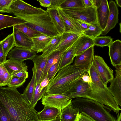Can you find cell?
Segmentation results:
<instances>
[{
  "mask_svg": "<svg viewBox=\"0 0 121 121\" xmlns=\"http://www.w3.org/2000/svg\"><path fill=\"white\" fill-rule=\"evenodd\" d=\"M0 101L14 121H39L34 108L16 88L0 87Z\"/></svg>",
  "mask_w": 121,
  "mask_h": 121,
  "instance_id": "6da1fadb",
  "label": "cell"
},
{
  "mask_svg": "<svg viewBox=\"0 0 121 121\" xmlns=\"http://www.w3.org/2000/svg\"><path fill=\"white\" fill-rule=\"evenodd\" d=\"M92 82L90 83V88L81 97L97 101L108 107L112 110L119 114L121 110L119 106L109 91L107 86L102 81L92 64L88 73Z\"/></svg>",
  "mask_w": 121,
  "mask_h": 121,
  "instance_id": "7a4b0ae2",
  "label": "cell"
},
{
  "mask_svg": "<svg viewBox=\"0 0 121 121\" xmlns=\"http://www.w3.org/2000/svg\"><path fill=\"white\" fill-rule=\"evenodd\" d=\"M86 72L85 70L77 68L74 64L62 68L49 82L45 93L65 95Z\"/></svg>",
  "mask_w": 121,
  "mask_h": 121,
  "instance_id": "3957f363",
  "label": "cell"
},
{
  "mask_svg": "<svg viewBox=\"0 0 121 121\" xmlns=\"http://www.w3.org/2000/svg\"><path fill=\"white\" fill-rule=\"evenodd\" d=\"M71 104L78 110L95 121H116V119L104 107V105L95 101L82 97L74 98Z\"/></svg>",
  "mask_w": 121,
  "mask_h": 121,
  "instance_id": "277c9868",
  "label": "cell"
},
{
  "mask_svg": "<svg viewBox=\"0 0 121 121\" xmlns=\"http://www.w3.org/2000/svg\"><path fill=\"white\" fill-rule=\"evenodd\" d=\"M16 17L26 21L24 24L31 29L49 36L60 35L52 23L48 12L33 14H16Z\"/></svg>",
  "mask_w": 121,
  "mask_h": 121,
  "instance_id": "5b68a950",
  "label": "cell"
},
{
  "mask_svg": "<svg viewBox=\"0 0 121 121\" xmlns=\"http://www.w3.org/2000/svg\"><path fill=\"white\" fill-rule=\"evenodd\" d=\"M61 9L67 15L73 18L81 20L88 24L97 22L96 8L95 7L86 8L77 10Z\"/></svg>",
  "mask_w": 121,
  "mask_h": 121,
  "instance_id": "8992f818",
  "label": "cell"
},
{
  "mask_svg": "<svg viewBox=\"0 0 121 121\" xmlns=\"http://www.w3.org/2000/svg\"><path fill=\"white\" fill-rule=\"evenodd\" d=\"M72 99H69L65 94H48L45 93L41 101L45 106L54 107L61 110L71 103Z\"/></svg>",
  "mask_w": 121,
  "mask_h": 121,
  "instance_id": "52a82bcc",
  "label": "cell"
},
{
  "mask_svg": "<svg viewBox=\"0 0 121 121\" xmlns=\"http://www.w3.org/2000/svg\"><path fill=\"white\" fill-rule=\"evenodd\" d=\"M92 64L102 81L106 86L114 78L113 72L101 56H94Z\"/></svg>",
  "mask_w": 121,
  "mask_h": 121,
  "instance_id": "ba28073f",
  "label": "cell"
},
{
  "mask_svg": "<svg viewBox=\"0 0 121 121\" xmlns=\"http://www.w3.org/2000/svg\"><path fill=\"white\" fill-rule=\"evenodd\" d=\"M10 13L33 14L45 12L41 8L34 7L22 0H13L9 7Z\"/></svg>",
  "mask_w": 121,
  "mask_h": 121,
  "instance_id": "9c48e42d",
  "label": "cell"
},
{
  "mask_svg": "<svg viewBox=\"0 0 121 121\" xmlns=\"http://www.w3.org/2000/svg\"><path fill=\"white\" fill-rule=\"evenodd\" d=\"M94 46H92L82 53L76 56L74 65L78 68L85 70L88 73L94 57Z\"/></svg>",
  "mask_w": 121,
  "mask_h": 121,
  "instance_id": "30bf717a",
  "label": "cell"
},
{
  "mask_svg": "<svg viewBox=\"0 0 121 121\" xmlns=\"http://www.w3.org/2000/svg\"><path fill=\"white\" fill-rule=\"evenodd\" d=\"M115 77L110 82V84L108 87L117 104L121 106V66L115 67Z\"/></svg>",
  "mask_w": 121,
  "mask_h": 121,
  "instance_id": "8fae6325",
  "label": "cell"
},
{
  "mask_svg": "<svg viewBox=\"0 0 121 121\" xmlns=\"http://www.w3.org/2000/svg\"><path fill=\"white\" fill-rule=\"evenodd\" d=\"M37 53L31 50L16 46L10 51L7 57L17 62H22L26 60H31Z\"/></svg>",
  "mask_w": 121,
  "mask_h": 121,
  "instance_id": "7c38bea8",
  "label": "cell"
},
{
  "mask_svg": "<svg viewBox=\"0 0 121 121\" xmlns=\"http://www.w3.org/2000/svg\"><path fill=\"white\" fill-rule=\"evenodd\" d=\"M109 14L106 27L102 31L101 35H106L111 29L114 28L118 21L119 14L118 8L115 2L110 0L108 3Z\"/></svg>",
  "mask_w": 121,
  "mask_h": 121,
  "instance_id": "4fadbf2b",
  "label": "cell"
},
{
  "mask_svg": "<svg viewBox=\"0 0 121 121\" xmlns=\"http://www.w3.org/2000/svg\"><path fill=\"white\" fill-rule=\"evenodd\" d=\"M96 10L97 22L103 31L106 26L109 13L108 0H101L100 4Z\"/></svg>",
  "mask_w": 121,
  "mask_h": 121,
  "instance_id": "5bb4252c",
  "label": "cell"
},
{
  "mask_svg": "<svg viewBox=\"0 0 121 121\" xmlns=\"http://www.w3.org/2000/svg\"><path fill=\"white\" fill-rule=\"evenodd\" d=\"M90 88L89 83L83 82L81 78L78 80L65 94L69 99L81 97Z\"/></svg>",
  "mask_w": 121,
  "mask_h": 121,
  "instance_id": "9a60e30c",
  "label": "cell"
},
{
  "mask_svg": "<svg viewBox=\"0 0 121 121\" xmlns=\"http://www.w3.org/2000/svg\"><path fill=\"white\" fill-rule=\"evenodd\" d=\"M13 32L16 46L31 50L33 46L31 38L13 27Z\"/></svg>",
  "mask_w": 121,
  "mask_h": 121,
  "instance_id": "2e32d148",
  "label": "cell"
},
{
  "mask_svg": "<svg viewBox=\"0 0 121 121\" xmlns=\"http://www.w3.org/2000/svg\"><path fill=\"white\" fill-rule=\"evenodd\" d=\"M111 63L116 66L121 65V41L118 39L112 42L108 46Z\"/></svg>",
  "mask_w": 121,
  "mask_h": 121,
  "instance_id": "e0dca14e",
  "label": "cell"
},
{
  "mask_svg": "<svg viewBox=\"0 0 121 121\" xmlns=\"http://www.w3.org/2000/svg\"><path fill=\"white\" fill-rule=\"evenodd\" d=\"M48 58L43 57L41 55H36L31 60L34 64L32 69L35 74L36 85L39 83Z\"/></svg>",
  "mask_w": 121,
  "mask_h": 121,
  "instance_id": "ac0fdd59",
  "label": "cell"
},
{
  "mask_svg": "<svg viewBox=\"0 0 121 121\" xmlns=\"http://www.w3.org/2000/svg\"><path fill=\"white\" fill-rule=\"evenodd\" d=\"M81 35L75 33H64L61 35V40L57 50L63 54L74 44Z\"/></svg>",
  "mask_w": 121,
  "mask_h": 121,
  "instance_id": "d6986e66",
  "label": "cell"
},
{
  "mask_svg": "<svg viewBox=\"0 0 121 121\" xmlns=\"http://www.w3.org/2000/svg\"><path fill=\"white\" fill-rule=\"evenodd\" d=\"M52 37L41 33L35 35L31 38L33 43L31 50L37 53L42 52Z\"/></svg>",
  "mask_w": 121,
  "mask_h": 121,
  "instance_id": "ffe728a7",
  "label": "cell"
},
{
  "mask_svg": "<svg viewBox=\"0 0 121 121\" xmlns=\"http://www.w3.org/2000/svg\"><path fill=\"white\" fill-rule=\"evenodd\" d=\"M61 110L57 108L45 106L41 112H37L39 121H48L55 119L60 117Z\"/></svg>",
  "mask_w": 121,
  "mask_h": 121,
  "instance_id": "44dd1931",
  "label": "cell"
},
{
  "mask_svg": "<svg viewBox=\"0 0 121 121\" xmlns=\"http://www.w3.org/2000/svg\"><path fill=\"white\" fill-rule=\"evenodd\" d=\"M93 40L82 34L76 42L75 55H78L92 46H94Z\"/></svg>",
  "mask_w": 121,
  "mask_h": 121,
  "instance_id": "7402d4cb",
  "label": "cell"
},
{
  "mask_svg": "<svg viewBox=\"0 0 121 121\" xmlns=\"http://www.w3.org/2000/svg\"><path fill=\"white\" fill-rule=\"evenodd\" d=\"M46 11L48 13L51 22L56 30L60 35H62L64 33V25L58 13L57 8H47Z\"/></svg>",
  "mask_w": 121,
  "mask_h": 121,
  "instance_id": "603a6c76",
  "label": "cell"
},
{
  "mask_svg": "<svg viewBox=\"0 0 121 121\" xmlns=\"http://www.w3.org/2000/svg\"><path fill=\"white\" fill-rule=\"evenodd\" d=\"M57 9L58 13L60 16L64 24V33L82 34L72 21L69 17L60 8H57Z\"/></svg>",
  "mask_w": 121,
  "mask_h": 121,
  "instance_id": "cb8c5ba5",
  "label": "cell"
},
{
  "mask_svg": "<svg viewBox=\"0 0 121 121\" xmlns=\"http://www.w3.org/2000/svg\"><path fill=\"white\" fill-rule=\"evenodd\" d=\"M26 22L20 18L0 14V30L16 25L24 24Z\"/></svg>",
  "mask_w": 121,
  "mask_h": 121,
  "instance_id": "d4e9b609",
  "label": "cell"
},
{
  "mask_svg": "<svg viewBox=\"0 0 121 121\" xmlns=\"http://www.w3.org/2000/svg\"><path fill=\"white\" fill-rule=\"evenodd\" d=\"M79 113L71 103L61 110L60 117V121H76Z\"/></svg>",
  "mask_w": 121,
  "mask_h": 121,
  "instance_id": "484cf974",
  "label": "cell"
},
{
  "mask_svg": "<svg viewBox=\"0 0 121 121\" xmlns=\"http://www.w3.org/2000/svg\"><path fill=\"white\" fill-rule=\"evenodd\" d=\"M76 42L62 54L59 66V70L70 65L73 62L75 55Z\"/></svg>",
  "mask_w": 121,
  "mask_h": 121,
  "instance_id": "4316f807",
  "label": "cell"
},
{
  "mask_svg": "<svg viewBox=\"0 0 121 121\" xmlns=\"http://www.w3.org/2000/svg\"><path fill=\"white\" fill-rule=\"evenodd\" d=\"M62 53L59 51L56 50L51 53L48 57V59L39 83H40L47 75L49 69L57 61Z\"/></svg>",
  "mask_w": 121,
  "mask_h": 121,
  "instance_id": "83f0119b",
  "label": "cell"
},
{
  "mask_svg": "<svg viewBox=\"0 0 121 121\" xmlns=\"http://www.w3.org/2000/svg\"><path fill=\"white\" fill-rule=\"evenodd\" d=\"M3 64L7 72L11 75L14 71L27 69L25 63L19 62L10 59L6 60Z\"/></svg>",
  "mask_w": 121,
  "mask_h": 121,
  "instance_id": "f1b7e54d",
  "label": "cell"
},
{
  "mask_svg": "<svg viewBox=\"0 0 121 121\" xmlns=\"http://www.w3.org/2000/svg\"><path fill=\"white\" fill-rule=\"evenodd\" d=\"M36 86L35 74L33 73L31 79L27 85L22 94L24 98L31 104L33 100Z\"/></svg>",
  "mask_w": 121,
  "mask_h": 121,
  "instance_id": "f546056e",
  "label": "cell"
},
{
  "mask_svg": "<svg viewBox=\"0 0 121 121\" xmlns=\"http://www.w3.org/2000/svg\"><path fill=\"white\" fill-rule=\"evenodd\" d=\"M62 37V35H59L53 37L49 43L43 49L41 55L43 57H48L54 51L57 50Z\"/></svg>",
  "mask_w": 121,
  "mask_h": 121,
  "instance_id": "4dcf8cb0",
  "label": "cell"
},
{
  "mask_svg": "<svg viewBox=\"0 0 121 121\" xmlns=\"http://www.w3.org/2000/svg\"><path fill=\"white\" fill-rule=\"evenodd\" d=\"M60 8L73 10H81L86 8L83 0H65Z\"/></svg>",
  "mask_w": 121,
  "mask_h": 121,
  "instance_id": "1f68e13d",
  "label": "cell"
},
{
  "mask_svg": "<svg viewBox=\"0 0 121 121\" xmlns=\"http://www.w3.org/2000/svg\"><path fill=\"white\" fill-rule=\"evenodd\" d=\"M102 30L97 22L89 24L88 28L83 32V35L93 40L101 35Z\"/></svg>",
  "mask_w": 121,
  "mask_h": 121,
  "instance_id": "d6a6232c",
  "label": "cell"
},
{
  "mask_svg": "<svg viewBox=\"0 0 121 121\" xmlns=\"http://www.w3.org/2000/svg\"><path fill=\"white\" fill-rule=\"evenodd\" d=\"M1 42L4 55L7 58L9 52L14 47L16 46L13 33L9 35L1 41Z\"/></svg>",
  "mask_w": 121,
  "mask_h": 121,
  "instance_id": "836d02e7",
  "label": "cell"
},
{
  "mask_svg": "<svg viewBox=\"0 0 121 121\" xmlns=\"http://www.w3.org/2000/svg\"><path fill=\"white\" fill-rule=\"evenodd\" d=\"M11 78V75L7 72L3 64L0 63V86L8 85Z\"/></svg>",
  "mask_w": 121,
  "mask_h": 121,
  "instance_id": "e575fe53",
  "label": "cell"
},
{
  "mask_svg": "<svg viewBox=\"0 0 121 121\" xmlns=\"http://www.w3.org/2000/svg\"><path fill=\"white\" fill-rule=\"evenodd\" d=\"M40 83H38L36 86L31 105L35 108L38 101L42 98L45 93L46 86L42 88L40 86Z\"/></svg>",
  "mask_w": 121,
  "mask_h": 121,
  "instance_id": "d590c367",
  "label": "cell"
},
{
  "mask_svg": "<svg viewBox=\"0 0 121 121\" xmlns=\"http://www.w3.org/2000/svg\"><path fill=\"white\" fill-rule=\"evenodd\" d=\"M93 42L94 46L108 47L112 42V39L109 36H98L93 40Z\"/></svg>",
  "mask_w": 121,
  "mask_h": 121,
  "instance_id": "8d00e7d4",
  "label": "cell"
},
{
  "mask_svg": "<svg viewBox=\"0 0 121 121\" xmlns=\"http://www.w3.org/2000/svg\"><path fill=\"white\" fill-rule=\"evenodd\" d=\"M13 26L31 38L35 35L40 33L24 24L16 25Z\"/></svg>",
  "mask_w": 121,
  "mask_h": 121,
  "instance_id": "74e56055",
  "label": "cell"
},
{
  "mask_svg": "<svg viewBox=\"0 0 121 121\" xmlns=\"http://www.w3.org/2000/svg\"><path fill=\"white\" fill-rule=\"evenodd\" d=\"M26 81V79L16 76H11L10 80L7 85L8 87L16 88L22 86Z\"/></svg>",
  "mask_w": 121,
  "mask_h": 121,
  "instance_id": "f35d334b",
  "label": "cell"
},
{
  "mask_svg": "<svg viewBox=\"0 0 121 121\" xmlns=\"http://www.w3.org/2000/svg\"><path fill=\"white\" fill-rule=\"evenodd\" d=\"M0 121H14L7 109L0 101Z\"/></svg>",
  "mask_w": 121,
  "mask_h": 121,
  "instance_id": "ab89813d",
  "label": "cell"
},
{
  "mask_svg": "<svg viewBox=\"0 0 121 121\" xmlns=\"http://www.w3.org/2000/svg\"><path fill=\"white\" fill-rule=\"evenodd\" d=\"M61 56L57 62L52 65L48 70L47 75L50 81L53 78L56 73L59 70V66Z\"/></svg>",
  "mask_w": 121,
  "mask_h": 121,
  "instance_id": "60d3db41",
  "label": "cell"
},
{
  "mask_svg": "<svg viewBox=\"0 0 121 121\" xmlns=\"http://www.w3.org/2000/svg\"><path fill=\"white\" fill-rule=\"evenodd\" d=\"M13 0H0V13H10L9 7Z\"/></svg>",
  "mask_w": 121,
  "mask_h": 121,
  "instance_id": "b9f144b4",
  "label": "cell"
},
{
  "mask_svg": "<svg viewBox=\"0 0 121 121\" xmlns=\"http://www.w3.org/2000/svg\"><path fill=\"white\" fill-rule=\"evenodd\" d=\"M27 70V69H26L21 70L14 71L13 72L11 75V76H16L26 79L28 77Z\"/></svg>",
  "mask_w": 121,
  "mask_h": 121,
  "instance_id": "7bdbcfd3",
  "label": "cell"
},
{
  "mask_svg": "<svg viewBox=\"0 0 121 121\" xmlns=\"http://www.w3.org/2000/svg\"><path fill=\"white\" fill-rule=\"evenodd\" d=\"M76 121H95L89 116L82 112L78 114Z\"/></svg>",
  "mask_w": 121,
  "mask_h": 121,
  "instance_id": "ee69618b",
  "label": "cell"
},
{
  "mask_svg": "<svg viewBox=\"0 0 121 121\" xmlns=\"http://www.w3.org/2000/svg\"><path fill=\"white\" fill-rule=\"evenodd\" d=\"M40 3V5L42 6L47 9L49 8L51 4V0H37Z\"/></svg>",
  "mask_w": 121,
  "mask_h": 121,
  "instance_id": "f6af8a7d",
  "label": "cell"
},
{
  "mask_svg": "<svg viewBox=\"0 0 121 121\" xmlns=\"http://www.w3.org/2000/svg\"><path fill=\"white\" fill-rule=\"evenodd\" d=\"M6 58L4 55L1 41H0V63H3L6 60Z\"/></svg>",
  "mask_w": 121,
  "mask_h": 121,
  "instance_id": "bcb514c9",
  "label": "cell"
},
{
  "mask_svg": "<svg viewBox=\"0 0 121 121\" xmlns=\"http://www.w3.org/2000/svg\"><path fill=\"white\" fill-rule=\"evenodd\" d=\"M81 78L84 82L91 83L92 82L91 78L88 73L86 72L84 73L81 77Z\"/></svg>",
  "mask_w": 121,
  "mask_h": 121,
  "instance_id": "7dc6e473",
  "label": "cell"
},
{
  "mask_svg": "<svg viewBox=\"0 0 121 121\" xmlns=\"http://www.w3.org/2000/svg\"><path fill=\"white\" fill-rule=\"evenodd\" d=\"M50 81L48 79L47 76L40 83V86L42 88L46 87L48 85Z\"/></svg>",
  "mask_w": 121,
  "mask_h": 121,
  "instance_id": "c3c4849f",
  "label": "cell"
},
{
  "mask_svg": "<svg viewBox=\"0 0 121 121\" xmlns=\"http://www.w3.org/2000/svg\"><path fill=\"white\" fill-rule=\"evenodd\" d=\"M83 1L85 8L94 7L92 0H83Z\"/></svg>",
  "mask_w": 121,
  "mask_h": 121,
  "instance_id": "681fc988",
  "label": "cell"
},
{
  "mask_svg": "<svg viewBox=\"0 0 121 121\" xmlns=\"http://www.w3.org/2000/svg\"><path fill=\"white\" fill-rule=\"evenodd\" d=\"M94 7L96 8L100 5L101 0H92Z\"/></svg>",
  "mask_w": 121,
  "mask_h": 121,
  "instance_id": "f907efd6",
  "label": "cell"
},
{
  "mask_svg": "<svg viewBox=\"0 0 121 121\" xmlns=\"http://www.w3.org/2000/svg\"><path fill=\"white\" fill-rule=\"evenodd\" d=\"M117 119H116V121H121V113L120 114L117 115Z\"/></svg>",
  "mask_w": 121,
  "mask_h": 121,
  "instance_id": "816d5d0a",
  "label": "cell"
},
{
  "mask_svg": "<svg viewBox=\"0 0 121 121\" xmlns=\"http://www.w3.org/2000/svg\"><path fill=\"white\" fill-rule=\"evenodd\" d=\"M117 4L119 7H121V0H115Z\"/></svg>",
  "mask_w": 121,
  "mask_h": 121,
  "instance_id": "f5cc1de1",
  "label": "cell"
},
{
  "mask_svg": "<svg viewBox=\"0 0 121 121\" xmlns=\"http://www.w3.org/2000/svg\"><path fill=\"white\" fill-rule=\"evenodd\" d=\"M60 119L59 117L55 119L48 121H60Z\"/></svg>",
  "mask_w": 121,
  "mask_h": 121,
  "instance_id": "db71d44e",
  "label": "cell"
},
{
  "mask_svg": "<svg viewBox=\"0 0 121 121\" xmlns=\"http://www.w3.org/2000/svg\"><path fill=\"white\" fill-rule=\"evenodd\" d=\"M119 24H120L119 25L120 27V33H121V23H120Z\"/></svg>",
  "mask_w": 121,
  "mask_h": 121,
  "instance_id": "11a10c76",
  "label": "cell"
},
{
  "mask_svg": "<svg viewBox=\"0 0 121 121\" xmlns=\"http://www.w3.org/2000/svg\"></svg>",
  "mask_w": 121,
  "mask_h": 121,
  "instance_id": "9f6ffc18",
  "label": "cell"
},
{
  "mask_svg": "<svg viewBox=\"0 0 121 121\" xmlns=\"http://www.w3.org/2000/svg\"></svg>",
  "mask_w": 121,
  "mask_h": 121,
  "instance_id": "6f0895ef",
  "label": "cell"
}]
</instances>
